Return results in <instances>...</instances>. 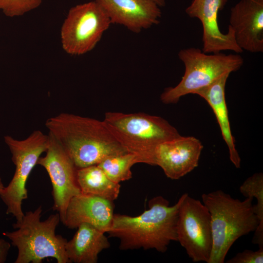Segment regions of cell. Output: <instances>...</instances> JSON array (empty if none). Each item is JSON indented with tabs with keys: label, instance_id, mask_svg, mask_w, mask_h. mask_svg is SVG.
<instances>
[{
	"label": "cell",
	"instance_id": "8fae6325",
	"mask_svg": "<svg viewBox=\"0 0 263 263\" xmlns=\"http://www.w3.org/2000/svg\"><path fill=\"white\" fill-rule=\"evenodd\" d=\"M203 148L198 139L180 135L156 147L153 166H159L168 178L179 179L198 166Z\"/></svg>",
	"mask_w": 263,
	"mask_h": 263
},
{
	"label": "cell",
	"instance_id": "603a6c76",
	"mask_svg": "<svg viewBox=\"0 0 263 263\" xmlns=\"http://www.w3.org/2000/svg\"><path fill=\"white\" fill-rule=\"evenodd\" d=\"M156 3L160 7L166 5V0H150Z\"/></svg>",
	"mask_w": 263,
	"mask_h": 263
},
{
	"label": "cell",
	"instance_id": "ffe728a7",
	"mask_svg": "<svg viewBox=\"0 0 263 263\" xmlns=\"http://www.w3.org/2000/svg\"><path fill=\"white\" fill-rule=\"evenodd\" d=\"M43 0H0V11L7 17H16L38 7Z\"/></svg>",
	"mask_w": 263,
	"mask_h": 263
},
{
	"label": "cell",
	"instance_id": "52a82bcc",
	"mask_svg": "<svg viewBox=\"0 0 263 263\" xmlns=\"http://www.w3.org/2000/svg\"><path fill=\"white\" fill-rule=\"evenodd\" d=\"M4 141L11 153L16 169L12 180L7 187H4L0 197L7 206L6 214H12L18 223L24 215L22 204L28 197L27 180L40 155L46 151L49 136L48 134L37 130L24 139L5 135Z\"/></svg>",
	"mask_w": 263,
	"mask_h": 263
},
{
	"label": "cell",
	"instance_id": "9a60e30c",
	"mask_svg": "<svg viewBox=\"0 0 263 263\" xmlns=\"http://www.w3.org/2000/svg\"><path fill=\"white\" fill-rule=\"evenodd\" d=\"M114 206L113 201L103 198L80 193L70 200L64 224L70 229L81 223H89L104 233L112 224Z\"/></svg>",
	"mask_w": 263,
	"mask_h": 263
},
{
	"label": "cell",
	"instance_id": "e0dca14e",
	"mask_svg": "<svg viewBox=\"0 0 263 263\" xmlns=\"http://www.w3.org/2000/svg\"><path fill=\"white\" fill-rule=\"evenodd\" d=\"M229 75H225L210 85L196 91L194 94L204 98L212 109L227 146L230 160L236 168H240L241 159L231 133L225 99V84Z\"/></svg>",
	"mask_w": 263,
	"mask_h": 263
},
{
	"label": "cell",
	"instance_id": "d6986e66",
	"mask_svg": "<svg viewBox=\"0 0 263 263\" xmlns=\"http://www.w3.org/2000/svg\"><path fill=\"white\" fill-rule=\"evenodd\" d=\"M137 163H142L141 158L135 153L127 152L108 157L97 165L109 179L120 184L132 178L131 169Z\"/></svg>",
	"mask_w": 263,
	"mask_h": 263
},
{
	"label": "cell",
	"instance_id": "3957f363",
	"mask_svg": "<svg viewBox=\"0 0 263 263\" xmlns=\"http://www.w3.org/2000/svg\"><path fill=\"white\" fill-rule=\"evenodd\" d=\"M201 197L211 217L212 248L207 263H224L235 241L258 226L253 198L241 201L221 190L203 193Z\"/></svg>",
	"mask_w": 263,
	"mask_h": 263
},
{
	"label": "cell",
	"instance_id": "7402d4cb",
	"mask_svg": "<svg viewBox=\"0 0 263 263\" xmlns=\"http://www.w3.org/2000/svg\"><path fill=\"white\" fill-rule=\"evenodd\" d=\"M10 247L9 242L0 238V263H3L6 261Z\"/></svg>",
	"mask_w": 263,
	"mask_h": 263
},
{
	"label": "cell",
	"instance_id": "4fadbf2b",
	"mask_svg": "<svg viewBox=\"0 0 263 263\" xmlns=\"http://www.w3.org/2000/svg\"><path fill=\"white\" fill-rule=\"evenodd\" d=\"M229 23L243 51L263 52V0H241L230 10Z\"/></svg>",
	"mask_w": 263,
	"mask_h": 263
},
{
	"label": "cell",
	"instance_id": "44dd1931",
	"mask_svg": "<svg viewBox=\"0 0 263 263\" xmlns=\"http://www.w3.org/2000/svg\"><path fill=\"white\" fill-rule=\"evenodd\" d=\"M226 263H263V248L257 251L245 249L227 260Z\"/></svg>",
	"mask_w": 263,
	"mask_h": 263
},
{
	"label": "cell",
	"instance_id": "7a4b0ae2",
	"mask_svg": "<svg viewBox=\"0 0 263 263\" xmlns=\"http://www.w3.org/2000/svg\"><path fill=\"white\" fill-rule=\"evenodd\" d=\"M182 199L183 195L170 206L167 199L159 195L151 199L149 209L138 216L114 214L107 233L119 240L120 250L153 249L164 253L171 242H177V221Z\"/></svg>",
	"mask_w": 263,
	"mask_h": 263
},
{
	"label": "cell",
	"instance_id": "277c9868",
	"mask_svg": "<svg viewBox=\"0 0 263 263\" xmlns=\"http://www.w3.org/2000/svg\"><path fill=\"white\" fill-rule=\"evenodd\" d=\"M42 210L40 206L34 211L26 212L20 222L13 225L18 230L2 233L18 248L15 263H41L50 257L57 263H69L65 251L67 239L55 232L60 221L59 213L41 221Z\"/></svg>",
	"mask_w": 263,
	"mask_h": 263
},
{
	"label": "cell",
	"instance_id": "8992f818",
	"mask_svg": "<svg viewBox=\"0 0 263 263\" xmlns=\"http://www.w3.org/2000/svg\"><path fill=\"white\" fill-rule=\"evenodd\" d=\"M178 55L185 65V71L176 86L165 89L161 94L160 100L166 104L176 103L182 96L194 94L225 75L237 71L244 63L239 55L221 53L208 55L196 48L181 50Z\"/></svg>",
	"mask_w": 263,
	"mask_h": 263
},
{
	"label": "cell",
	"instance_id": "2e32d148",
	"mask_svg": "<svg viewBox=\"0 0 263 263\" xmlns=\"http://www.w3.org/2000/svg\"><path fill=\"white\" fill-rule=\"evenodd\" d=\"M77 228L65 245L69 263H96L99 254L110 246L105 233L87 223L80 224Z\"/></svg>",
	"mask_w": 263,
	"mask_h": 263
},
{
	"label": "cell",
	"instance_id": "7c38bea8",
	"mask_svg": "<svg viewBox=\"0 0 263 263\" xmlns=\"http://www.w3.org/2000/svg\"><path fill=\"white\" fill-rule=\"evenodd\" d=\"M227 0H193L186 9L187 14L197 18L203 27L202 51L205 53H219L223 51H232L236 53L243 51L236 42L234 31L228 25V32L223 33L219 27L218 13Z\"/></svg>",
	"mask_w": 263,
	"mask_h": 263
},
{
	"label": "cell",
	"instance_id": "9c48e42d",
	"mask_svg": "<svg viewBox=\"0 0 263 263\" xmlns=\"http://www.w3.org/2000/svg\"><path fill=\"white\" fill-rule=\"evenodd\" d=\"M183 195L176 225L177 242L194 262L208 263L212 248L210 213L200 200Z\"/></svg>",
	"mask_w": 263,
	"mask_h": 263
},
{
	"label": "cell",
	"instance_id": "5bb4252c",
	"mask_svg": "<svg viewBox=\"0 0 263 263\" xmlns=\"http://www.w3.org/2000/svg\"><path fill=\"white\" fill-rule=\"evenodd\" d=\"M105 11L111 23L139 33L160 22V7L150 0H94Z\"/></svg>",
	"mask_w": 263,
	"mask_h": 263
},
{
	"label": "cell",
	"instance_id": "6da1fadb",
	"mask_svg": "<svg viewBox=\"0 0 263 263\" xmlns=\"http://www.w3.org/2000/svg\"><path fill=\"white\" fill-rule=\"evenodd\" d=\"M45 126L77 169L97 165L111 156L129 152L103 120L61 113L48 119Z\"/></svg>",
	"mask_w": 263,
	"mask_h": 263
},
{
	"label": "cell",
	"instance_id": "ac0fdd59",
	"mask_svg": "<svg viewBox=\"0 0 263 263\" xmlns=\"http://www.w3.org/2000/svg\"><path fill=\"white\" fill-rule=\"evenodd\" d=\"M76 177L81 193L100 197L113 202L118 197L120 184L109 179L97 165L77 169Z\"/></svg>",
	"mask_w": 263,
	"mask_h": 263
},
{
	"label": "cell",
	"instance_id": "cb8c5ba5",
	"mask_svg": "<svg viewBox=\"0 0 263 263\" xmlns=\"http://www.w3.org/2000/svg\"><path fill=\"white\" fill-rule=\"evenodd\" d=\"M4 188V186L3 183H2L1 178V177L0 176V193L2 191V190H3Z\"/></svg>",
	"mask_w": 263,
	"mask_h": 263
},
{
	"label": "cell",
	"instance_id": "30bf717a",
	"mask_svg": "<svg viewBox=\"0 0 263 263\" xmlns=\"http://www.w3.org/2000/svg\"><path fill=\"white\" fill-rule=\"evenodd\" d=\"M48 135L49 144L45 155L39 158L37 164L43 167L49 175L52 185V208L58 211L64 225L70 200L81 193L77 181V169L58 143Z\"/></svg>",
	"mask_w": 263,
	"mask_h": 263
},
{
	"label": "cell",
	"instance_id": "5b68a950",
	"mask_svg": "<svg viewBox=\"0 0 263 263\" xmlns=\"http://www.w3.org/2000/svg\"><path fill=\"white\" fill-rule=\"evenodd\" d=\"M105 125L129 152L138 155L142 163L153 166V156L160 144L181 135L163 118L144 113H125L108 112Z\"/></svg>",
	"mask_w": 263,
	"mask_h": 263
},
{
	"label": "cell",
	"instance_id": "ba28073f",
	"mask_svg": "<svg viewBox=\"0 0 263 263\" xmlns=\"http://www.w3.org/2000/svg\"><path fill=\"white\" fill-rule=\"evenodd\" d=\"M111 24L105 11L95 0L72 7L60 29L63 50L73 56L91 51Z\"/></svg>",
	"mask_w": 263,
	"mask_h": 263
}]
</instances>
